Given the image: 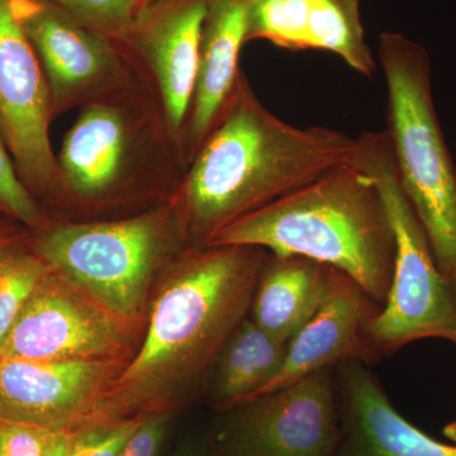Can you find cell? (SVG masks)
Masks as SVG:
<instances>
[{
	"instance_id": "22",
	"label": "cell",
	"mask_w": 456,
	"mask_h": 456,
	"mask_svg": "<svg viewBox=\"0 0 456 456\" xmlns=\"http://www.w3.org/2000/svg\"><path fill=\"white\" fill-rule=\"evenodd\" d=\"M117 46L127 38L149 0H49Z\"/></svg>"
},
{
	"instance_id": "29",
	"label": "cell",
	"mask_w": 456,
	"mask_h": 456,
	"mask_svg": "<svg viewBox=\"0 0 456 456\" xmlns=\"http://www.w3.org/2000/svg\"><path fill=\"white\" fill-rule=\"evenodd\" d=\"M444 436L448 437L450 441L456 444V419L444 428Z\"/></svg>"
},
{
	"instance_id": "24",
	"label": "cell",
	"mask_w": 456,
	"mask_h": 456,
	"mask_svg": "<svg viewBox=\"0 0 456 456\" xmlns=\"http://www.w3.org/2000/svg\"><path fill=\"white\" fill-rule=\"evenodd\" d=\"M0 213L27 226L40 224L41 211L35 197L18 174L13 159L0 137Z\"/></svg>"
},
{
	"instance_id": "27",
	"label": "cell",
	"mask_w": 456,
	"mask_h": 456,
	"mask_svg": "<svg viewBox=\"0 0 456 456\" xmlns=\"http://www.w3.org/2000/svg\"><path fill=\"white\" fill-rule=\"evenodd\" d=\"M171 456H213L212 449L200 437L180 441Z\"/></svg>"
},
{
	"instance_id": "1",
	"label": "cell",
	"mask_w": 456,
	"mask_h": 456,
	"mask_svg": "<svg viewBox=\"0 0 456 456\" xmlns=\"http://www.w3.org/2000/svg\"><path fill=\"white\" fill-rule=\"evenodd\" d=\"M268 251L256 246H191L165 273L145 338L114 380L108 419L171 411L206 378L248 316Z\"/></svg>"
},
{
	"instance_id": "26",
	"label": "cell",
	"mask_w": 456,
	"mask_h": 456,
	"mask_svg": "<svg viewBox=\"0 0 456 456\" xmlns=\"http://www.w3.org/2000/svg\"><path fill=\"white\" fill-rule=\"evenodd\" d=\"M171 424V411L142 413L140 425L118 456H159Z\"/></svg>"
},
{
	"instance_id": "8",
	"label": "cell",
	"mask_w": 456,
	"mask_h": 456,
	"mask_svg": "<svg viewBox=\"0 0 456 456\" xmlns=\"http://www.w3.org/2000/svg\"><path fill=\"white\" fill-rule=\"evenodd\" d=\"M132 327L49 269L20 312L0 359L130 362Z\"/></svg>"
},
{
	"instance_id": "10",
	"label": "cell",
	"mask_w": 456,
	"mask_h": 456,
	"mask_svg": "<svg viewBox=\"0 0 456 456\" xmlns=\"http://www.w3.org/2000/svg\"><path fill=\"white\" fill-rule=\"evenodd\" d=\"M53 117L49 84L13 0H0V137L32 194L57 183Z\"/></svg>"
},
{
	"instance_id": "4",
	"label": "cell",
	"mask_w": 456,
	"mask_h": 456,
	"mask_svg": "<svg viewBox=\"0 0 456 456\" xmlns=\"http://www.w3.org/2000/svg\"><path fill=\"white\" fill-rule=\"evenodd\" d=\"M387 128L399 185L430 241L437 266L456 288V164L432 95L428 51L402 33H380Z\"/></svg>"
},
{
	"instance_id": "9",
	"label": "cell",
	"mask_w": 456,
	"mask_h": 456,
	"mask_svg": "<svg viewBox=\"0 0 456 456\" xmlns=\"http://www.w3.org/2000/svg\"><path fill=\"white\" fill-rule=\"evenodd\" d=\"M126 360L0 359V419L69 434L107 421Z\"/></svg>"
},
{
	"instance_id": "18",
	"label": "cell",
	"mask_w": 456,
	"mask_h": 456,
	"mask_svg": "<svg viewBox=\"0 0 456 456\" xmlns=\"http://www.w3.org/2000/svg\"><path fill=\"white\" fill-rule=\"evenodd\" d=\"M287 347L246 317L204 378L213 407L228 411L254 398L277 375Z\"/></svg>"
},
{
	"instance_id": "20",
	"label": "cell",
	"mask_w": 456,
	"mask_h": 456,
	"mask_svg": "<svg viewBox=\"0 0 456 456\" xmlns=\"http://www.w3.org/2000/svg\"><path fill=\"white\" fill-rule=\"evenodd\" d=\"M49 272L35 251L12 240L0 248V353L20 312Z\"/></svg>"
},
{
	"instance_id": "28",
	"label": "cell",
	"mask_w": 456,
	"mask_h": 456,
	"mask_svg": "<svg viewBox=\"0 0 456 456\" xmlns=\"http://www.w3.org/2000/svg\"><path fill=\"white\" fill-rule=\"evenodd\" d=\"M69 437H70V432H69V434L60 435L59 439L53 444V448H51L45 456H68Z\"/></svg>"
},
{
	"instance_id": "7",
	"label": "cell",
	"mask_w": 456,
	"mask_h": 456,
	"mask_svg": "<svg viewBox=\"0 0 456 456\" xmlns=\"http://www.w3.org/2000/svg\"><path fill=\"white\" fill-rule=\"evenodd\" d=\"M218 445L224 456H335L341 441L336 368L231 408Z\"/></svg>"
},
{
	"instance_id": "15",
	"label": "cell",
	"mask_w": 456,
	"mask_h": 456,
	"mask_svg": "<svg viewBox=\"0 0 456 456\" xmlns=\"http://www.w3.org/2000/svg\"><path fill=\"white\" fill-rule=\"evenodd\" d=\"M254 0H209L200 36L196 90L185 128L189 158L217 127L241 79L239 57L246 44Z\"/></svg>"
},
{
	"instance_id": "21",
	"label": "cell",
	"mask_w": 456,
	"mask_h": 456,
	"mask_svg": "<svg viewBox=\"0 0 456 456\" xmlns=\"http://www.w3.org/2000/svg\"><path fill=\"white\" fill-rule=\"evenodd\" d=\"M311 0H254L246 42L268 41L288 51L308 50Z\"/></svg>"
},
{
	"instance_id": "11",
	"label": "cell",
	"mask_w": 456,
	"mask_h": 456,
	"mask_svg": "<svg viewBox=\"0 0 456 456\" xmlns=\"http://www.w3.org/2000/svg\"><path fill=\"white\" fill-rule=\"evenodd\" d=\"M49 84L53 114L103 88L119 68L118 46L49 0H13Z\"/></svg>"
},
{
	"instance_id": "5",
	"label": "cell",
	"mask_w": 456,
	"mask_h": 456,
	"mask_svg": "<svg viewBox=\"0 0 456 456\" xmlns=\"http://www.w3.org/2000/svg\"><path fill=\"white\" fill-rule=\"evenodd\" d=\"M354 164L379 187L395 237V268L382 308L365 326V338L379 358L424 338L456 345V288L441 273L421 222L399 185L386 131L356 137Z\"/></svg>"
},
{
	"instance_id": "3",
	"label": "cell",
	"mask_w": 456,
	"mask_h": 456,
	"mask_svg": "<svg viewBox=\"0 0 456 456\" xmlns=\"http://www.w3.org/2000/svg\"><path fill=\"white\" fill-rule=\"evenodd\" d=\"M208 245L307 257L344 273L380 305L395 268L386 202L373 176L354 163L228 224Z\"/></svg>"
},
{
	"instance_id": "17",
	"label": "cell",
	"mask_w": 456,
	"mask_h": 456,
	"mask_svg": "<svg viewBox=\"0 0 456 456\" xmlns=\"http://www.w3.org/2000/svg\"><path fill=\"white\" fill-rule=\"evenodd\" d=\"M331 269L307 257L268 253L248 318L288 344L325 298Z\"/></svg>"
},
{
	"instance_id": "14",
	"label": "cell",
	"mask_w": 456,
	"mask_h": 456,
	"mask_svg": "<svg viewBox=\"0 0 456 456\" xmlns=\"http://www.w3.org/2000/svg\"><path fill=\"white\" fill-rule=\"evenodd\" d=\"M341 441L335 456H456L455 445L432 439L393 406L367 364L336 367Z\"/></svg>"
},
{
	"instance_id": "25",
	"label": "cell",
	"mask_w": 456,
	"mask_h": 456,
	"mask_svg": "<svg viewBox=\"0 0 456 456\" xmlns=\"http://www.w3.org/2000/svg\"><path fill=\"white\" fill-rule=\"evenodd\" d=\"M61 434L0 419V456H45Z\"/></svg>"
},
{
	"instance_id": "2",
	"label": "cell",
	"mask_w": 456,
	"mask_h": 456,
	"mask_svg": "<svg viewBox=\"0 0 456 456\" xmlns=\"http://www.w3.org/2000/svg\"><path fill=\"white\" fill-rule=\"evenodd\" d=\"M358 140L297 127L266 110L241 75L217 127L191 158L173 206L183 237L206 246L228 224L353 164Z\"/></svg>"
},
{
	"instance_id": "13",
	"label": "cell",
	"mask_w": 456,
	"mask_h": 456,
	"mask_svg": "<svg viewBox=\"0 0 456 456\" xmlns=\"http://www.w3.org/2000/svg\"><path fill=\"white\" fill-rule=\"evenodd\" d=\"M380 308L382 305L356 281L332 268L325 298L288 342L284 362L277 375L255 397L342 362L370 365L379 362L365 338V326Z\"/></svg>"
},
{
	"instance_id": "6",
	"label": "cell",
	"mask_w": 456,
	"mask_h": 456,
	"mask_svg": "<svg viewBox=\"0 0 456 456\" xmlns=\"http://www.w3.org/2000/svg\"><path fill=\"white\" fill-rule=\"evenodd\" d=\"M179 237L173 206L126 220L59 224L36 240L33 251L51 272L134 326L145 314L156 272Z\"/></svg>"
},
{
	"instance_id": "12",
	"label": "cell",
	"mask_w": 456,
	"mask_h": 456,
	"mask_svg": "<svg viewBox=\"0 0 456 456\" xmlns=\"http://www.w3.org/2000/svg\"><path fill=\"white\" fill-rule=\"evenodd\" d=\"M209 0H149L119 45L136 51L158 84L170 136L184 141L196 90L200 36Z\"/></svg>"
},
{
	"instance_id": "23",
	"label": "cell",
	"mask_w": 456,
	"mask_h": 456,
	"mask_svg": "<svg viewBox=\"0 0 456 456\" xmlns=\"http://www.w3.org/2000/svg\"><path fill=\"white\" fill-rule=\"evenodd\" d=\"M141 417L107 419L70 432L68 456H118Z\"/></svg>"
},
{
	"instance_id": "30",
	"label": "cell",
	"mask_w": 456,
	"mask_h": 456,
	"mask_svg": "<svg viewBox=\"0 0 456 456\" xmlns=\"http://www.w3.org/2000/svg\"><path fill=\"white\" fill-rule=\"evenodd\" d=\"M14 239H17V237L12 235L11 231H9L7 227L0 224V248H2L3 245L8 244L9 241Z\"/></svg>"
},
{
	"instance_id": "16",
	"label": "cell",
	"mask_w": 456,
	"mask_h": 456,
	"mask_svg": "<svg viewBox=\"0 0 456 456\" xmlns=\"http://www.w3.org/2000/svg\"><path fill=\"white\" fill-rule=\"evenodd\" d=\"M127 119L119 108L92 103L66 134L57 182L77 197L103 196L122 179L130 158Z\"/></svg>"
},
{
	"instance_id": "19",
	"label": "cell",
	"mask_w": 456,
	"mask_h": 456,
	"mask_svg": "<svg viewBox=\"0 0 456 456\" xmlns=\"http://www.w3.org/2000/svg\"><path fill=\"white\" fill-rule=\"evenodd\" d=\"M308 50L334 53L362 77H371L377 71V60L365 37L360 0H311Z\"/></svg>"
}]
</instances>
